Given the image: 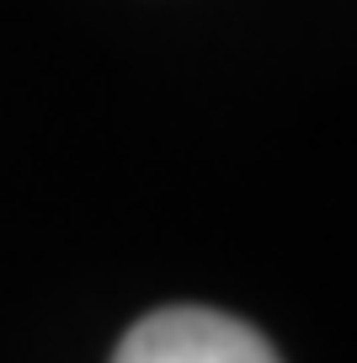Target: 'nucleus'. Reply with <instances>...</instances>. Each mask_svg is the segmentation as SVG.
<instances>
[{"label": "nucleus", "instance_id": "f257e3e1", "mask_svg": "<svg viewBox=\"0 0 357 363\" xmlns=\"http://www.w3.org/2000/svg\"><path fill=\"white\" fill-rule=\"evenodd\" d=\"M112 363H283L256 326L203 305L144 315L112 352Z\"/></svg>", "mask_w": 357, "mask_h": 363}]
</instances>
